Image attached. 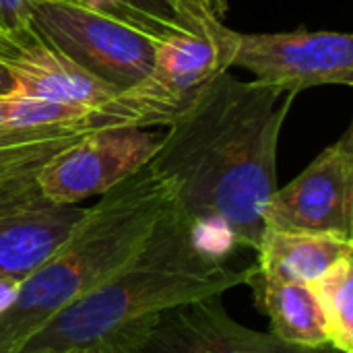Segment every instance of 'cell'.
<instances>
[{
  "instance_id": "6da1fadb",
  "label": "cell",
  "mask_w": 353,
  "mask_h": 353,
  "mask_svg": "<svg viewBox=\"0 0 353 353\" xmlns=\"http://www.w3.org/2000/svg\"><path fill=\"white\" fill-rule=\"evenodd\" d=\"M298 93L219 74L163 132L153 170L203 242L228 254L256 250L263 209L277 190V145Z\"/></svg>"
},
{
  "instance_id": "7a4b0ae2",
  "label": "cell",
  "mask_w": 353,
  "mask_h": 353,
  "mask_svg": "<svg viewBox=\"0 0 353 353\" xmlns=\"http://www.w3.org/2000/svg\"><path fill=\"white\" fill-rule=\"evenodd\" d=\"M223 259L172 201L130 263L54 314L14 353H103L122 345L168 308L248 285L256 265L232 269Z\"/></svg>"
},
{
  "instance_id": "3957f363",
  "label": "cell",
  "mask_w": 353,
  "mask_h": 353,
  "mask_svg": "<svg viewBox=\"0 0 353 353\" xmlns=\"http://www.w3.org/2000/svg\"><path fill=\"white\" fill-rule=\"evenodd\" d=\"M174 190L151 163L101 194L70 238L29 277L0 314V353H14L54 314L93 292L145 246Z\"/></svg>"
},
{
  "instance_id": "277c9868",
  "label": "cell",
  "mask_w": 353,
  "mask_h": 353,
  "mask_svg": "<svg viewBox=\"0 0 353 353\" xmlns=\"http://www.w3.org/2000/svg\"><path fill=\"white\" fill-rule=\"evenodd\" d=\"M238 35L221 21H213L201 31L161 39L149 74L99 110L110 114L118 126L174 124L211 81L232 68Z\"/></svg>"
},
{
  "instance_id": "5b68a950",
  "label": "cell",
  "mask_w": 353,
  "mask_h": 353,
  "mask_svg": "<svg viewBox=\"0 0 353 353\" xmlns=\"http://www.w3.org/2000/svg\"><path fill=\"white\" fill-rule=\"evenodd\" d=\"M101 128L120 126L101 110L0 95V213L50 205L37 186L41 168Z\"/></svg>"
},
{
  "instance_id": "8992f818",
  "label": "cell",
  "mask_w": 353,
  "mask_h": 353,
  "mask_svg": "<svg viewBox=\"0 0 353 353\" xmlns=\"http://www.w3.org/2000/svg\"><path fill=\"white\" fill-rule=\"evenodd\" d=\"M31 33L118 93L143 81L159 37L137 29L83 0H43L31 8Z\"/></svg>"
},
{
  "instance_id": "52a82bcc",
  "label": "cell",
  "mask_w": 353,
  "mask_h": 353,
  "mask_svg": "<svg viewBox=\"0 0 353 353\" xmlns=\"http://www.w3.org/2000/svg\"><path fill=\"white\" fill-rule=\"evenodd\" d=\"M163 134L151 128H101L93 130L60 153L39 172L37 186L50 205H77L101 196L141 168L159 151Z\"/></svg>"
},
{
  "instance_id": "ba28073f",
  "label": "cell",
  "mask_w": 353,
  "mask_h": 353,
  "mask_svg": "<svg viewBox=\"0 0 353 353\" xmlns=\"http://www.w3.org/2000/svg\"><path fill=\"white\" fill-rule=\"evenodd\" d=\"M232 66L283 91L353 85V37L341 31L240 33Z\"/></svg>"
},
{
  "instance_id": "9c48e42d",
  "label": "cell",
  "mask_w": 353,
  "mask_h": 353,
  "mask_svg": "<svg viewBox=\"0 0 353 353\" xmlns=\"http://www.w3.org/2000/svg\"><path fill=\"white\" fill-rule=\"evenodd\" d=\"M265 230L353 240V128L329 145L263 209Z\"/></svg>"
},
{
  "instance_id": "30bf717a",
  "label": "cell",
  "mask_w": 353,
  "mask_h": 353,
  "mask_svg": "<svg viewBox=\"0 0 353 353\" xmlns=\"http://www.w3.org/2000/svg\"><path fill=\"white\" fill-rule=\"evenodd\" d=\"M110 353H337L333 345L302 347L273 333L236 323L221 296L186 302L159 312L139 335Z\"/></svg>"
},
{
  "instance_id": "8fae6325",
  "label": "cell",
  "mask_w": 353,
  "mask_h": 353,
  "mask_svg": "<svg viewBox=\"0 0 353 353\" xmlns=\"http://www.w3.org/2000/svg\"><path fill=\"white\" fill-rule=\"evenodd\" d=\"M0 60L14 81L8 95L19 99L99 110L118 95L114 87L37 39L31 29L2 37Z\"/></svg>"
},
{
  "instance_id": "7c38bea8",
  "label": "cell",
  "mask_w": 353,
  "mask_h": 353,
  "mask_svg": "<svg viewBox=\"0 0 353 353\" xmlns=\"http://www.w3.org/2000/svg\"><path fill=\"white\" fill-rule=\"evenodd\" d=\"M85 213L77 205L0 213V277H29L70 238Z\"/></svg>"
},
{
  "instance_id": "4fadbf2b",
  "label": "cell",
  "mask_w": 353,
  "mask_h": 353,
  "mask_svg": "<svg viewBox=\"0 0 353 353\" xmlns=\"http://www.w3.org/2000/svg\"><path fill=\"white\" fill-rule=\"evenodd\" d=\"M256 271L279 283H310L335 263L353 256V240L331 234L265 230Z\"/></svg>"
},
{
  "instance_id": "5bb4252c",
  "label": "cell",
  "mask_w": 353,
  "mask_h": 353,
  "mask_svg": "<svg viewBox=\"0 0 353 353\" xmlns=\"http://www.w3.org/2000/svg\"><path fill=\"white\" fill-rule=\"evenodd\" d=\"M261 312L271 321V333L302 347L331 345L321 304L308 283H279L254 273L248 283Z\"/></svg>"
},
{
  "instance_id": "9a60e30c",
  "label": "cell",
  "mask_w": 353,
  "mask_h": 353,
  "mask_svg": "<svg viewBox=\"0 0 353 353\" xmlns=\"http://www.w3.org/2000/svg\"><path fill=\"white\" fill-rule=\"evenodd\" d=\"M327 321L337 353H353V259H343L308 283Z\"/></svg>"
},
{
  "instance_id": "2e32d148",
  "label": "cell",
  "mask_w": 353,
  "mask_h": 353,
  "mask_svg": "<svg viewBox=\"0 0 353 353\" xmlns=\"http://www.w3.org/2000/svg\"><path fill=\"white\" fill-rule=\"evenodd\" d=\"M83 2L137 29H143L159 39L178 33L201 31L209 23H213V19L196 21L188 17L174 0H83Z\"/></svg>"
},
{
  "instance_id": "e0dca14e",
  "label": "cell",
  "mask_w": 353,
  "mask_h": 353,
  "mask_svg": "<svg viewBox=\"0 0 353 353\" xmlns=\"http://www.w3.org/2000/svg\"><path fill=\"white\" fill-rule=\"evenodd\" d=\"M43 0H0V35L12 37L29 29L31 8Z\"/></svg>"
},
{
  "instance_id": "ac0fdd59",
  "label": "cell",
  "mask_w": 353,
  "mask_h": 353,
  "mask_svg": "<svg viewBox=\"0 0 353 353\" xmlns=\"http://www.w3.org/2000/svg\"><path fill=\"white\" fill-rule=\"evenodd\" d=\"M21 283L23 281L17 277H0V314L6 312L14 304L19 290H21Z\"/></svg>"
},
{
  "instance_id": "d6986e66",
  "label": "cell",
  "mask_w": 353,
  "mask_h": 353,
  "mask_svg": "<svg viewBox=\"0 0 353 353\" xmlns=\"http://www.w3.org/2000/svg\"><path fill=\"white\" fill-rule=\"evenodd\" d=\"M196 4L205 10L207 17H211L215 21H221V23H223V19L228 14V8H230L228 0H196Z\"/></svg>"
},
{
  "instance_id": "ffe728a7",
  "label": "cell",
  "mask_w": 353,
  "mask_h": 353,
  "mask_svg": "<svg viewBox=\"0 0 353 353\" xmlns=\"http://www.w3.org/2000/svg\"><path fill=\"white\" fill-rule=\"evenodd\" d=\"M188 17H192V19H196V21H205V19H211V17H207L205 14V10L196 4V0H174ZM215 21V19H213Z\"/></svg>"
},
{
  "instance_id": "44dd1931",
  "label": "cell",
  "mask_w": 353,
  "mask_h": 353,
  "mask_svg": "<svg viewBox=\"0 0 353 353\" xmlns=\"http://www.w3.org/2000/svg\"><path fill=\"white\" fill-rule=\"evenodd\" d=\"M14 89V81L10 70L6 68V64L0 60V95H8Z\"/></svg>"
},
{
  "instance_id": "7402d4cb",
  "label": "cell",
  "mask_w": 353,
  "mask_h": 353,
  "mask_svg": "<svg viewBox=\"0 0 353 353\" xmlns=\"http://www.w3.org/2000/svg\"><path fill=\"white\" fill-rule=\"evenodd\" d=\"M83 353H99V352H83Z\"/></svg>"
},
{
  "instance_id": "603a6c76",
  "label": "cell",
  "mask_w": 353,
  "mask_h": 353,
  "mask_svg": "<svg viewBox=\"0 0 353 353\" xmlns=\"http://www.w3.org/2000/svg\"><path fill=\"white\" fill-rule=\"evenodd\" d=\"M0 41H2V35H0Z\"/></svg>"
}]
</instances>
